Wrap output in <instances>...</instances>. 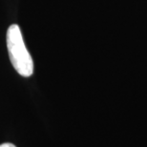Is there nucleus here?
Returning a JSON list of instances; mask_svg holds the SVG:
<instances>
[{
	"instance_id": "f03ea898",
	"label": "nucleus",
	"mask_w": 147,
	"mask_h": 147,
	"mask_svg": "<svg viewBox=\"0 0 147 147\" xmlns=\"http://www.w3.org/2000/svg\"><path fill=\"white\" fill-rule=\"evenodd\" d=\"M0 147H16V146L13 145V143H3V144H0Z\"/></svg>"
},
{
	"instance_id": "f257e3e1",
	"label": "nucleus",
	"mask_w": 147,
	"mask_h": 147,
	"mask_svg": "<svg viewBox=\"0 0 147 147\" xmlns=\"http://www.w3.org/2000/svg\"><path fill=\"white\" fill-rule=\"evenodd\" d=\"M7 48L11 62L16 72L22 76H30L34 73V62L25 46L18 25L13 24L7 31Z\"/></svg>"
}]
</instances>
